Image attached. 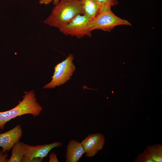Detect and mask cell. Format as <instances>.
<instances>
[{"label": "cell", "mask_w": 162, "mask_h": 162, "mask_svg": "<svg viewBox=\"0 0 162 162\" xmlns=\"http://www.w3.org/2000/svg\"><path fill=\"white\" fill-rule=\"evenodd\" d=\"M12 154L7 162H22L25 154L23 143L19 141L12 147Z\"/></svg>", "instance_id": "obj_11"}, {"label": "cell", "mask_w": 162, "mask_h": 162, "mask_svg": "<svg viewBox=\"0 0 162 162\" xmlns=\"http://www.w3.org/2000/svg\"><path fill=\"white\" fill-rule=\"evenodd\" d=\"M44 159L40 158H34L32 159L31 162H41Z\"/></svg>", "instance_id": "obj_17"}, {"label": "cell", "mask_w": 162, "mask_h": 162, "mask_svg": "<svg viewBox=\"0 0 162 162\" xmlns=\"http://www.w3.org/2000/svg\"><path fill=\"white\" fill-rule=\"evenodd\" d=\"M2 150L0 151V162H7L8 160V154L7 153L4 154Z\"/></svg>", "instance_id": "obj_15"}, {"label": "cell", "mask_w": 162, "mask_h": 162, "mask_svg": "<svg viewBox=\"0 0 162 162\" xmlns=\"http://www.w3.org/2000/svg\"><path fill=\"white\" fill-rule=\"evenodd\" d=\"M84 14L92 20L100 8L98 3L95 0H81Z\"/></svg>", "instance_id": "obj_10"}, {"label": "cell", "mask_w": 162, "mask_h": 162, "mask_svg": "<svg viewBox=\"0 0 162 162\" xmlns=\"http://www.w3.org/2000/svg\"><path fill=\"white\" fill-rule=\"evenodd\" d=\"M21 126L17 124L13 129L0 134V147L5 153L9 151L19 141L22 135Z\"/></svg>", "instance_id": "obj_8"}, {"label": "cell", "mask_w": 162, "mask_h": 162, "mask_svg": "<svg viewBox=\"0 0 162 162\" xmlns=\"http://www.w3.org/2000/svg\"><path fill=\"white\" fill-rule=\"evenodd\" d=\"M45 24L59 29L79 15H83L81 1L61 0L55 4Z\"/></svg>", "instance_id": "obj_1"}, {"label": "cell", "mask_w": 162, "mask_h": 162, "mask_svg": "<svg viewBox=\"0 0 162 162\" xmlns=\"http://www.w3.org/2000/svg\"><path fill=\"white\" fill-rule=\"evenodd\" d=\"M105 138L101 133L90 134L81 142L85 151V157H92L102 150L105 144Z\"/></svg>", "instance_id": "obj_7"}, {"label": "cell", "mask_w": 162, "mask_h": 162, "mask_svg": "<svg viewBox=\"0 0 162 162\" xmlns=\"http://www.w3.org/2000/svg\"><path fill=\"white\" fill-rule=\"evenodd\" d=\"M23 144L25 154L22 162H31L32 159L36 158L44 159L53 148L62 145L61 142H58L35 146L29 145L24 143Z\"/></svg>", "instance_id": "obj_6"}, {"label": "cell", "mask_w": 162, "mask_h": 162, "mask_svg": "<svg viewBox=\"0 0 162 162\" xmlns=\"http://www.w3.org/2000/svg\"><path fill=\"white\" fill-rule=\"evenodd\" d=\"M74 59L73 55L70 54L64 60L56 64L54 67L52 80L43 88H52L68 81L76 70L75 66L73 62Z\"/></svg>", "instance_id": "obj_4"}, {"label": "cell", "mask_w": 162, "mask_h": 162, "mask_svg": "<svg viewBox=\"0 0 162 162\" xmlns=\"http://www.w3.org/2000/svg\"><path fill=\"white\" fill-rule=\"evenodd\" d=\"M61 0H53V4L55 5L56 3H57L58 2L60 1ZM77 0V1H80L81 0Z\"/></svg>", "instance_id": "obj_18"}, {"label": "cell", "mask_w": 162, "mask_h": 162, "mask_svg": "<svg viewBox=\"0 0 162 162\" xmlns=\"http://www.w3.org/2000/svg\"><path fill=\"white\" fill-rule=\"evenodd\" d=\"M84 148L81 142L71 140L67 145L66 154V162H77L85 154Z\"/></svg>", "instance_id": "obj_9"}, {"label": "cell", "mask_w": 162, "mask_h": 162, "mask_svg": "<svg viewBox=\"0 0 162 162\" xmlns=\"http://www.w3.org/2000/svg\"><path fill=\"white\" fill-rule=\"evenodd\" d=\"M121 25L131 26V24L128 20L115 14L111 8H100L91 21V28L92 31L98 29L110 32L115 27Z\"/></svg>", "instance_id": "obj_3"}, {"label": "cell", "mask_w": 162, "mask_h": 162, "mask_svg": "<svg viewBox=\"0 0 162 162\" xmlns=\"http://www.w3.org/2000/svg\"><path fill=\"white\" fill-rule=\"evenodd\" d=\"M162 148L160 145L152 146L147 148L146 150L153 162H162Z\"/></svg>", "instance_id": "obj_12"}, {"label": "cell", "mask_w": 162, "mask_h": 162, "mask_svg": "<svg viewBox=\"0 0 162 162\" xmlns=\"http://www.w3.org/2000/svg\"><path fill=\"white\" fill-rule=\"evenodd\" d=\"M49 162H58L56 154L54 152H52L50 153L49 155Z\"/></svg>", "instance_id": "obj_14"}, {"label": "cell", "mask_w": 162, "mask_h": 162, "mask_svg": "<svg viewBox=\"0 0 162 162\" xmlns=\"http://www.w3.org/2000/svg\"><path fill=\"white\" fill-rule=\"evenodd\" d=\"M43 108L37 102L34 91L25 92L23 99L11 109L0 112V129L4 128L8 122L16 117L27 114L38 116L40 114Z\"/></svg>", "instance_id": "obj_2"}, {"label": "cell", "mask_w": 162, "mask_h": 162, "mask_svg": "<svg viewBox=\"0 0 162 162\" xmlns=\"http://www.w3.org/2000/svg\"><path fill=\"white\" fill-rule=\"evenodd\" d=\"M99 4L100 8H111L119 4L118 0H95Z\"/></svg>", "instance_id": "obj_13"}, {"label": "cell", "mask_w": 162, "mask_h": 162, "mask_svg": "<svg viewBox=\"0 0 162 162\" xmlns=\"http://www.w3.org/2000/svg\"><path fill=\"white\" fill-rule=\"evenodd\" d=\"M53 0H39V3L41 4L47 5L50 3Z\"/></svg>", "instance_id": "obj_16"}, {"label": "cell", "mask_w": 162, "mask_h": 162, "mask_svg": "<svg viewBox=\"0 0 162 162\" xmlns=\"http://www.w3.org/2000/svg\"><path fill=\"white\" fill-rule=\"evenodd\" d=\"M91 21L84 15H79L59 29L66 35L74 36L79 38L86 36L90 37L92 35Z\"/></svg>", "instance_id": "obj_5"}]
</instances>
